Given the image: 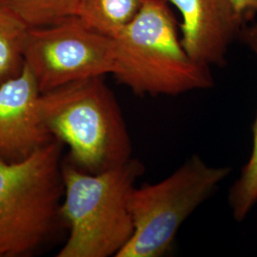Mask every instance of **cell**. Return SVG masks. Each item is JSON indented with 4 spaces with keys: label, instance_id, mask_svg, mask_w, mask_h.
<instances>
[{
    "label": "cell",
    "instance_id": "obj_5",
    "mask_svg": "<svg viewBox=\"0 0 257 257\" xmlns=\"http://www.w3.org/2000/svg\"><path fill=\"white\" fill-rule=\"evenodd\" d=\"M230 173V167L209 165L193 155L159 182L136 186L128 200L134 233L116 257L166 255L184 222Z\"/></svg>",
    "mask_w": 257,
    "mask_h": 257
},
{
    "label": "cell",
    "instance_id": "obj_9",
    "mask_svg": "<svg viewBox=\"0 0 257 257\" xmlns=\"http://www.w3.org/2000/svg\"><path fill=\"white\" fill-rule=\"evenodd\" d=\"M240 38L257 56V23L245 26ZM228 203L236 222L247 218L257 203V112L252 125V150L248 162L243 167L238 179L232 184Z\"/></svg>",
    "mask_w": 257,
    "mask_h": 257
},
{
    "label": "cell",
    "instance_id": "obj_3",
    "mask_svg": "<svg viewBox=\"0 0 257 257\" xmlns=\"http://www.w3.org/2000/svg\"><path fill=\"white\" fill-rule=\"evenodd\" d=\"M145 170L134 157L99 174L63 161L61 215L69 236L56 256L116 257L134 233L128 200Z\"/></svg>",
    "mask_w": 257,
    "mask_h": 257
},
{
    "label": "cell",
    "instance_id": "obj_10",
    "mask_svg": "<svg viewBox=\"0 0 257 257\" xmlns=\"http://www.w3.org/2000/svg\"><path fill=\"white\" fill-rule=\"evenodd\" d=\"M148 0H81L77 17L92 30L116 36L144 8Z\"/></svg>",
    "mask_w": 257,
    "mask_h": 257
},
{
    "label": "cell",
    "instance_id": "obj_11",
    "mask_svg": "<svg viewBox=\"0 0 257 257\" xmlns=\"http://www.w3.org/2000/svg\"><path fill=\"white\" fill-rule=\"evenodd\" d=\"M28 28L48 27L77 17L81 0H0Z\"/></svg>",
    "mask_w": 257,
    "mask_h": 257
},
{
    "label": "cell",
    "instance_id": "obj_4",
    "mask_svg": "<svg viewBox=\"0 0 257 257\" xmlns=\"http://www.w3.org/2000/svg\"><path fill=\"white\" fill-rule=\"evenodd\" d=\"M62 147L55 138L21 161L0 158V257L32 255L65 224Z\"/></svg>",
    "mask_w": 257,
    "mask_h": 257
},
{
    "label": "cell",
    "instance_id": "obj_12",
    "mask_svg": "<svg viewBox=\"0 0 257 257\" xmlns=\"http://www.w3.org/2000/svg\"><path fill=\"white\" fill-rule=\"evenodd\" d=\"M27 31L28 28L0 3V84L22 72Z\"/></svg>",
    "mask_w": 257,
    "mask_h": 257
},
{
    "label": "cell",
    "instance_id": "obj_2",
    "mask_svg": "<svg viewBox=\"0 0 257 257\" xmlns=\"http://www.w3.org/2000/svg\"><path fill=\"white\" fill-rule=\"evenodd\" d=\"M111 38L112 75L137 95L175 96L214 85L211 68L196 63L185 51L169 0H148Z\"/></svg>",
    "mask_w": 257,
    "mask_h": 257
},
{
    "label": "cell",
    "instance_id": "obj_7",
    "mask_svg": "<svg viewBox=\"0 0 257 257\" xmlns=\"http://www.w3.org/2000/svg\"><path fill=\"white\" fill-rule=\"evenodd\" d=\"M41 92L34 74L22 72L0 84V158L21 161L55 138L41 119Z\"/></svg>",
    "mask_w": 257,
    "mask_h": 257
},
{
    "label": "cell",
    "instance_id": "obj_6",
    "mask_svg": "<svg viewBox=\"0 0 257 257\" xmlns=\"http://www.w3.org/2000/svg\"><path fill=\"white\" fill-rule=\"evenodd\" d=\"M23 59L40 92L112 74L115 64L112 38L88 27L78 17L28 29Z\"/></svg>",
    "mask_w": 257,
    "mask_h": 257
},
{
    "label": "cell",
    "instance_id": "obj_1",
    "mask_svg": "<svg viewBox=\"0 0 257 257\" xmlns=\"http://www.w3.org/2000/svg\"><path fill=\"white\" fill-rule=\"evenodd\" d=\"M39 112L53 138L70 149L68 161L99 174L133 158V143L119 103L103 76L41 92Z\"/></svg>",
    "mask_w": 257,
    "mask_h": 257
},
{
    "label": "cell",
    "instance_id": "obj_8",
    "mask_svg": "<svg viewBox=\"0 0 257 257\" xmlns=\"http://www.w3.org/2000/svg\"><path fill=\"white\" fill-rule=\"evenodd\" d=\"M178 9L181 42L189 56L208 68L223 67L246 21L230 0H169Z\"/></svg>",
    "mask_w": 257,
    "mask_h": 257
},
{
    "label": "cell",
    "instance_id": "obj_13",
    "mask_svg": "<svg viewBox=\"0 0 257 257\" xmlns=\"http://www.w3.org/2000/svg\"><path fill=\"white\" fill-rule=\"evenodd\" d=\"M246 23L252 20L257 14V0H230Z\"/></svg>",
    "mask_w": 257,
    "mask_h": 257
}]
</instances>
